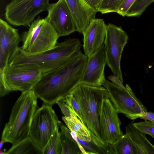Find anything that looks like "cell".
Returning <instances> with one entry per match:
<instances>
[{"instance_id": "1", "label": "cell", "mask_w": 154, "mask_h": 154, "mask_svg": "<svg viewBox=\"0 0 154 154\" xmlns=\"http://www.w3.org/2000/svg\"><path fill=\"white\" fill-rule=\"evenodd\" d=\"M88 57L80 51L62 65L42 73L32 89L37 97L52 106L71 94L80 84Z\"/></svg>"}, {"instance_id": "2", "label": "cell", "mask_w": 154, "mask_h": 154, "mask_svg": "<svg viewBox=\"0 0 154 154\" xmlns=\"http://www.w3.org/2000/svg\"><path fill=\"white\" fill-rule=\"evenodd\" d=\"M37 98L32 89L22 93L2 132L1 139L5 143L14 146L29 137L33 117L37 109Z\"/></svg>"}, {"instance_id": "3", "label": "cell", "mask_w": 154, "mask_h": 154, "mask_svg": "<svg viewBox=\"0 0 154 154\" xmlns=\"http://www.w3.org/2000/svg\"><path fill=\"white\" fill-rule=\"evenodd\" d=\"M81 47L79 39L73 38L57 42L55 46L50 50L34 54L24 53L19 47L10 58L8 64L35 63L39 66L43 73L64 63L81 51Z\"/></svg>"}, {"instance_id": "4", "label": "cell", "mask_w": 154, "mask_h": 154, "mask_svg": "<svg viewBox=\"0 0 154 154\" xmlns=\"http://www.w3.org/2000/svg\"><path fill=\"white\" fill-rule=\"evenodd\" d=\"M71 94L79 105L85 125L90 132L102 140L100 121L103 102L106 99L109 98L107 89L102 86L80 84Z\"/></svg>"}, {"instance_id": "5", "label": "cell", "mask_w": 154, "mask_h": 154, "mask_svg": "<svg viewBox=\"0 0 154 154\" xmlns=\"http://www.w3.org/2000/svg\"><path fill=\"white\" fill-rule=\"evenodd\" d=\"M42 74L39 66L35 63L8 64L0 71V90L9 93L30 90L40 81Z\"/></svg>"}, {"instance_id": "6", "label": "cell", "mask_w": 154, "mask_h": 154, "mask_svg": "<svg viewBox=\"0 0 154 154\" xmlns=\"http://www.w3.org/2000/svg\"><path fill=\"white\" fill-rule=\"evenodd\" d=\"M23 45L20 48L27 55L41 53L54 48L59 36L45 19L38 17L31 23L28 30L21 35Z\"/></svg>"}, {"instance_id": "7", "label": "cell", "mask_w": 154, "mask_h": 154, "mask_svg": "<svg viewBox=\"0 0 154 154\" xmlns=\"http://www.w3.org/2000/svg\"><path fill=\"white\" fill-rule=\"evenodd\" d=\"M103 85L107 89L109 98L118 113L134 120L140 118L144 112L147 111L128 84L124 88L106 79Z\"/></svg>"}, {"instance_id": "8", "label": "cell", "mask_w": 154, "mask_h": 154, "mask_svg": "<svg viewBox=\"0 0 154 154\" xmlns=\"http://www.w3.org/2000/svg\"><path fill=\"white\" fill-rule=\"evenodd\" d=\"M60 122L51 106L43 103L35 111L31 123L29 137L43 152Z\"/></svg>"}, {"instance_id": "9", "label": "cell", "mask_w": 154, "mask_h": 154, "mask_svg": "<svg viewBox=\"0 0 154 154\" xmlns=\"http://www.w3.org/2000/svg\"><path fill=\"white\" fill-rule=\"evenodd\" d=\"M49 0H12L5 8V18L14 26H26L40 13L47 11Z\"/></svg>"}, {"instance_id": "10", "label": "cell", "mask_w": 154, "mask_h": 154, "mask_svg": "<svg viewBox=\"0 0 154 154\" xmlns=\"http://www.w3.org/2000/svg\"><path fill=\"white\" fill-rule=\"evenodd\" d=\"M128 37L122 27L112 23L107 25L104 42L107 59L106 64L114 75L123 82L121 67V57Z\"/></svg>"}, {"instance_id": "11", "label": "cell", "mask_w": 154, "mask_h": 154, "mask_svg": "<svg viewBox=\"0 0 154 154\" xmlns=\"http://www.w3.org/2000/svg\"><path fill=\"white\" fill-rule=\"evenodd\" d=\"M47 11L48 15L45 19L60 37L77 31L75 20L64 0L50 4Z\"/></svg>"}, {"instance_id": "12", "label": "cell", "mask_w": 154, "mask_h": 154, "mask_svg": "<svg viewBox=\"0 0 154 154\" xmlns=\"http://www.w3.org/2000/svg\"><path fill=\"white\" fill-rule=\"evenodd\" d=\"M118 113L110 99H106L103 104L100 121L102 141L104 142L112 144L123 134Z\"/></svg>"}, {"instance_id": "13", "label": "cell", "mask_w": 154, "mask_h": 154, "mask_svg": "<svg viewBox=\"0 0 154 154\" xmlns=\"http://www.w3.org/2000/svg\"><path fill=\"white\" fill-rule=\"evenodd\" d=\"M107 59L104 44L88 57L80 84L94 86L103 85Z\"/></svg>"}, {"instance_id": "14", "label": "cell", "mask_w": 154, "mask_h": 154, "mask_svg": "<svg viewBox=\"0 0 154 154\" xmlns=\"http://www.w3.org/2000/svg\"><path fill=\"white\" fill-rule=\"evenodd\" d=\"M21 40L18 30L0 19V71L8 65L9 59Z\"/></svg>"}, {"instance_id": "15", "label": "cell", "mask_w": 154, "mask_h": 154, "mask_svg": "<svg viewBox=\"0 0 154 154\" xmlns=\"http://www.w3.org/2000/svg\"><path fill=\"white\" fill-rule=\"evenodd\" d=\"M107 25L102 19L95 18L82 34L84 54L89 57L103 44Z\"/></svg>"}, {"instance_id": "16", "label": "cell", "mask_w": 154, "mask_h": 154, "mask_svg": "<svg viewBox=\"0 0 154 154\" xmlns=\"http://www.w3.org/2000/svg\"><path fill=\"white\" fill-rule=\"evenodd\" d=\"M75 20L77 31L82 34L97 12L84 0H64Z\"/></svg>"}, {"instance_id": "17", "label": "cell", "mask_w": 154, "mask_h": 154, "mask_svg": "<svg viewBox=\"0 0 154 154\" xmlns=\"http://www.w3.org/2000/svg\"><path fill=\"white\" fill-rule=\"evenodd\" d=\"M134 121L126 127V133L129 134L137 148V154H154V145L147 139L146 134L138 130L134 125Z\"/></svg>"}, {"instance_id": "18", "label": "cell", "mask_w": 154, "mask_h": 154, "mask_svg": "<svg viewBox=\"0 0 154 154\" xmlns=\"http://www.w3.org/2000/svg\"><path fill=\"white\" fill-rule=\"evenodd\" d=\"M90 142L78 139L87 154H114L112 144L104 142L90 131Z\"/></svg>"}, {"instance_id": "19", "label": "cell", "mask_w": 154, "mask_h": 154, "mask_svg": "<svg viewBox=\"0 0 154 154\" xmlns=\"http://www.w3.org/2000/svg\"><path fill=\"white\" fill-rule=\"evenodd\" d=\"M59 126L62 146L61 154H83L76 141L72 136L70 130L61 122Z\"/></svg>"}, {"instance_id": "20", "label": "cell", "mask_w": 154, "mask_h": 154, "mask_svg": "<svg viewBox=\"0 0 154 154\" xmlns=\"http://www.w3.org/2000/svg\"><path fill=\"white\" fill-rule=\"evenodd\" d=\"M62 119L70 131L76 133L78 138L88 142L91 141L90 131L73 112L71 117L64 116Z\"/></svg>"}, {"instance_id": "21", "label": "cell", "mask_w": 154, "mask_h": 154, "mask_svg": "<svg viewBox=\"0 0 154 154\" xmlns=\"http://www.w3.org/2000/svg\"><path fill=\"white\" fill-rule=\"evenodd\" d=\"M112 145L114 154H137L134 143L126 133L119 137Z\"/></svg>"}, {"instance_id": "22", "label": "cell", "mask_w": 154, "mask_h": 154, "mask_svg": "<svg viewBox=\"0 0 154 154\" xmlns=\"http://www.w3.org/2000/svg\"><path fill=\"white\" fill-rule=\"evenodd\" d=\"M5 154H43L29 137L6 151Z\"/></svg>"}, {"instance_id": "23", "label": "cell", "mask_w": 154, "mask_h": 154, "mask_svg": "<svg viewBox=\"0 0 154 154\" xmlns=\"http://www.w3.org/2000/svg\"><path fill=\"white\" fill-rule=\"evenodd\" d=\"M62 146L59 126L55 129L49 139L43 154H61Z\"/></svg>"}, {"instance_id": "24", "label": "cell", "mask_w": 154, "mask_h": 154, "mask_svg": "<svg viewBox=\"0 0 154 154\" xmlns=\"http://www.w3.org/2000/svg\"><path fill=\"white\" fill-rule=\"evenodd\" d=\"M154 0H136L127 12L126 16L139 17L141 15Z\"/></svg>"}, {"instance_id": "25", "label": "cell", "mask_w": 154, "mask_h": 154, "mask_svg": "<svg viewBox=\"0 0 154 154\" xmlns=\"http://www.w3.org/2000/svg\"><path fill=\"white\" fill-rule=\"evenodd\" d=\"M124 0H103L98 10L102 14L116 13L119 6Z\"/></svg>"}, {"instance_id": "26", "label": "cell", "mask_w": 154, "mask_h": 154, "mask_svg": "<svg viewBox=\"0 0 154 154\" xmlns=\"http://www.w3.org/2000/svg\"><path fill=\"white\" fill-rule=\"evenodd\" d=\"M64 100L66 105L84 124L79 105L74 96L71 94L65 98Z\"/></svg>"}, {"instance_id": "27", "label": "cell", "mask_w": 154, "mask_h": 154, "mask_svg": "<svg viewBox=\"0 0 154 154\" xmlns=\"http://www.w3.org/2000/svg\"><path fill=\"white\" fill-rule=\"evenodd\" d=\"M134 125L140 131L145 134H148L154 138V123L146 120L134 123Z\"/></svg>"}, {"instance_id": "28", "label": "cell", "mask_w": 154, "mask_h": 154, "mask_svg": "<svg viewBox=\"0 0 154 154\" xmlns=\"http://www.w3.org/2000/svg\"><path fill=\"white\" fill-rule=\"evenodd\" d=\"M135 1L124 0L118 8L117 13L122 16H126L127 12Z\"/></svg>"}, {"instance_id": "29", "label": "cell", "mask_w": 154, "mask_h": 154, "mask_svg": "<svg viewBox=\"0 0 154 154\" xmlns=\"http://www.w3.org/2000/svg\"><path fill=\"white\" fill-rule=\"evenodd\" d=\"M56 103L59 106L64 116L69 117L71 116L73 112L66 104L64 99L60 100L57 101Z\"/></svg>"}, {"instance_id": "30", "label": "cell", "mask_w": 154, "mask_h": 154, "mask_svg": "<svg viewBox=\"0 0 154 154\" xmlns=\"http://www.w3.org/2000/svg\"><path fill=\"white\" fill-rule=\"evenodd\" d=\"M86 3L97 12L103 0H84Z\"/></svg>"}, {"instance_id": "31", "label": "cell", "mask_w": 154, "mask_h": 154, "mask_svg": "<svg viewBox=\"0 0 154 154\" xmlns=\"http://www.w3.org/2000/svg\"><path fill=\"white\" fill-rule=\"evenodd\" d=\"M140 118L145 121L149 120L154 123V113L153 112H144Z\"/></svg>"}, {"instance_id": "32", "label": "cell", "mask_w": 154, "mask_h": 154, "mask_svg": "<svg viewBox=\"0 0 154 154\" xmlns=\"http://www.w3.org/2000/svg\"><path fill=\"white\" fill-rule=\"evenodd\" d=\"M4 143H5V142H4V141L2 140L1 139V141H0V149H2V148L3 146V144Z\"/></svg>"}]
</instances>
